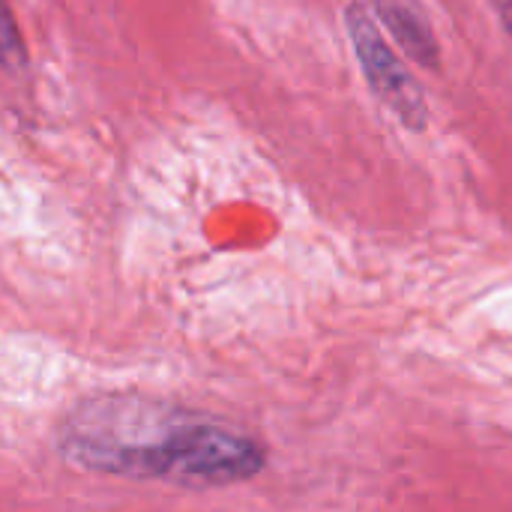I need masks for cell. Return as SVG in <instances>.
I'll use <instances>...</instances> for the list:
<instances>
[{"label":"cell","mask_w":512,"mask_h":512,"mask_svg":"<svg viewBox=\"0 0 512 512\" xmlns=\"http://www.w3.org/2000/svg\"><path fill=\"white\" fill-rule=\"evenodd\" d=\"M69 459L90 471L168 480L177 486H228L255 477L264 468V450L222 426L186 423L150 432L132 423L123 402L90 405L75 417L63 441Z\"/></svg>","instance_id":"6da1fadb"},{"label":"cell","mask_w":512,"mask_h":512,"mask_svg":"<svg viewBox=\"0 0 512 512\" xmlns=\"http://www.w3.org/2000/svg\"><path fill=\"white\" fill-rule=\"evenodd\" d=\"M348 39L354 45V54L363 66V75L372 87V93L399 117V123L411 132L429 129V102L423 96L420 81L408 72L402 57L390 48V42L381 33V24L375 12L363 0H351L342 12Z\"/></svg>","instance_id":"7a4b0ae2"},{"label":"cell","mask_w":512,"mask_h":512,"mask_svg":"<svg viewBox=\"0 0 512 512\" xmlns=\"http://www.w3.org/2000/svg\"><path fill=\"white\" fill-rule=\"evenodd\" d=\"M369 9L414 63L429 72H441V42L417 0H369Z\"/></svg>","instance_id":"3957f363"},{"label":"cell","mask_w":512,"mask_h":512,"mask_svg":"<svg viewBox=\"0 0 512 512\" xmlns=\"http://www.w3.org/2000/svg\"><path fill=\"white\" fill-rule=\"evenodd\" d=\"M0 66L9 72H24L27 69V48L18 33V24L9 12V6L0 0Z\"/></svg>","instance_id":"277c9868"},{"label":"cell","mask_w":512,"mask_h":512,"mask_svg":"<svg viewBox=\"0 0 512 512\" xmlns=\"http://www.w3.org/2000/svg\"><path fill=\"white\" fill-rule=\"evenodd\" d=\"M492 6H495V12H498L501 24L507 27V33L512 36V0H492Z\"/></svg>","instance_id":"5b68a950"}]
</instances>
